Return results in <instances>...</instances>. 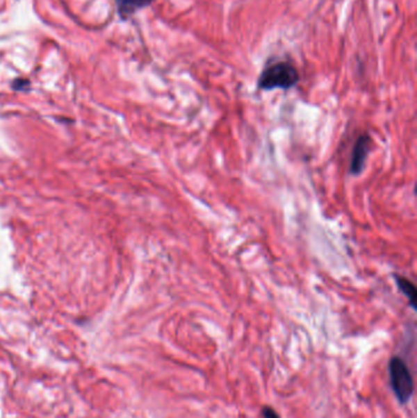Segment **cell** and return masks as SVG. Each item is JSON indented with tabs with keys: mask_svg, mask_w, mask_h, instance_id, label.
Listing matches in <instances>:
<instances>
[{
	"mask_svg": "<svg viewBox=\"0 0 417 418\" xmlns=\"http://www.w3.org/2000/svg\"><path fill=\"white\" fill-rule=\"evenodd\" d=\"M300 80L299 72L289 62H275L265 67L261 74L257 86L263 91H272L275 88L291 90Z\"/></svg>",
	"mask_w": 417,
	"mask_h": 418,
	"instance_id": "6da1fadb",
	"label": "cell"
},
{
	"mask_svg": "<svg viewBox=\"0 0 417 418\" xmlns=\"http://www.w3.org/2000/svg\"><path fill=\"white\" fill-rule=\"evenodd\" d=\"M389 379L399 403H407L414 394V379L407 363L400 357H393L389 362Z\"/></svg>",
	"mask_w": 417,
	"mask_h": 418,
	"instance_id": "7a4b0ae2",
	"label": "cell"
},
{
	"mask_svg": "<svg viewBox=\"0 0 417 418\" xmlns=\"http://www.w3.org/2000/svg\"><path fill=\"white\" fill-rule=\"evenodd\" d=\"M371 143V137L367 133H363L357 138L355 146L352 148V154H351L350 174L352 175H359L362 173V170L365 168Z\"/></svg>",
	"mask_w": 417,
	"mask_h": 418,
	"instance_id": "3957f363",
	"label": "cell"
},
{
	"mask_svg": "<svg viewBox=\"0 0 417 418\" xmlns=\"http://www.w3.org/2000/svg\"><path fill=\"white\" fill-rule=\"evenodd\" d=\"M153 1L154 0H115L117 12H119V15H120L122 20L133 15L140 9L151 6Z\"/></svg>",
	"mask_w": 417,
	"mask_h": 418,
	"instance_id": "277c9868",
	"label": "cell"
},
{
	"mask_svg": "<svg viewBox=\"0 0 417 418\" xmlns=\"http://www.w3.org/2000/svg\"><path fill=\"white\" fill-rule=\"evenodd\" d=\"M394 281L397 283L399 290L402 291V294L405 295L409 302H410V306L412 308H415V299H416V287L412 284L411 281L404 278L402 276H394Z\"/></svg>",
	"mask_w": 417,
	"mask_h": 418,
	"instance_id": "5b68a950",
	"label": "cell"
},
{
	"mask_svg": "<svg viewBox=\"0 0 417 418\" xmlns=\"http://www.w3.org/2000/svg\"><path fill=\"white\" fill-rule=\"evenodd\" d=\"M262 415H263V418H280L279 415L275 412V408H268V406L263 408Z\"/></svg>",
	"mask_w": 417,
	"mask_h": 418,
	"instance_id": "8992f818",
	"label": "cell"
}]
</instances>
